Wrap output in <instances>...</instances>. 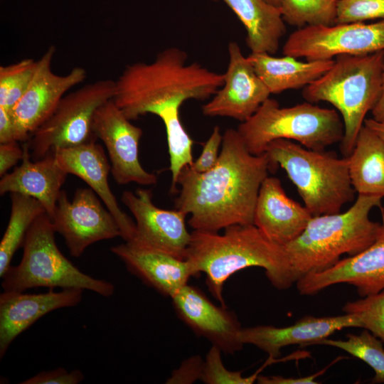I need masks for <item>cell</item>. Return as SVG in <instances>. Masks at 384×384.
I'll use <instances>...</instances> for the list:
<instances>
[{"mask_svg": "<svg viewBox=\"0 0 384 384\" xmlns=\"http://www.w3.org/2000/svg\"><path fill=\"white\" fill-rule=\"evenodd\" d=\"M55 230L46 212L33 221L25 237L21 262L4 272V291L24 292L34 287L80 289L110 297L114 285L94 278L75 267L58 249Z\"/></svg>", "mask_w": 384, "mask_h": 384, "instance_id": "obj_8", "label": "cell"}, {"mask_svg": "<svg viewBox=\"0 0 384 384\" xmlns=\"http://www.w3.org/2000/svg\"><path fill=\"white\" fill-rule=\"evenodd\" d=\"M115 80H98L80 87L59 102L53 113L26 142L33 160L57 149L78 146L96 140L92 122L97 109L113 99Z\"/></svg>", "mask_w": 384, "mask_h": 384, "instance_id": "obj_9", "label": "cell"}, {"mask_svg": "<svg viewBox=\"0 0 384 384\" xmlns=\"http://www.w3.org/2000/svg\"><path fill=\"white\" fill-rule=\"evenodd\" d=\"M91 188H79L70 201L61 190L49 216L55 233L60 234L71 256L80 257L87 247L104 240L121 237L114 217L104 207Z\"/></svg>", "mask_w": 384, "mask_h": 384, "instance_id": "obj_11", "label": "cell"}, {"mask_svg": "<svg viewBox=\"0 0 384 384\" xmlns=\"http://www.w3.org/2000/svg\"><path fill=\"white\" fill-rule=\"evenodd\" d=\"M121 200L135 220L136 233L132 239L186 260L191 237L186 226V213L176 208L156 207L150 189L125 191Z\"/></svg>", "mask_w": 384, "mask_h": 384, "instance_id": "obj_15", "label": "cell"}, {"mask_svg": "<svg viewBox=\"0 0 384 384\" xmlns=\"http://www.w3.org/2000/svg\"><path fill=\"white\" fill-rule=\"evenodd\" d=\"M110 250L127 270L164 296L171 298L195 277L190 263L132 239Z\"/></svg>", "mask_w": 384, "mask_h": 384, "instance_id": "obj_19", "label": "cell"}, {"mask_svg": "<svg viewBox=\"0 0 384 384\" xmlns=\"http://www.w3.org/2000/svg\"><path fill=\"white\" fill-rule=\"evenodd\" d=\"M384 50V19L299 28L282 49L284 55L306 60H329L339 55H360Z\"/></svg>", "mask_w": 384, "mask_h": 384, "instance_id": "obj_10", "label": "cell"}, {"mask_svg": "<svg viewBox=\"0 0 384 384\" xmlns=\"http://www.w3.org/2000/svg\"><path fill=\"white\" fill-rule=\"evenodd\" d=\"M380 234L360 253L340 260L331 267L306 274L296 282L302 295H314L334 284L346 283L362 297L384 290V211Z\"/></svg>", "mask_w": 384, "mask_h": 384, "instance_id": "obj_16", "label": "cell"}, {"mask_svg": "<svg viewBox=\"0 0 384 384\" xmlns=\"http://www.w3.org/2000/svg\"><path fill=\"white\" fill-rule=\"evenodd\" d=\"M348 327L362 328L356 315L344 313L336 316H305L285 327L259 325L242 328L239 339L243 345H253L267 353L272 363L280 356L283 347L294 344L302 347L315 345L334 332Z\"/></svg>", "mask_w": 384, "mask_h": 384, "instance_id": "obj_18", "label": "cell"}, {"mask_svg": "<svg viewBox=\"0 0 384 384\" xmlns=\"http://www.w3.org/2000/svg\"><path fill=\"white\" fill-rule=\"evenodd\" d=\"M237 131L247 151L260 155L277 139L296 141L309 149L325 150L341 143L344 126L334 109L309 102L281 107L277 100L269 97L252 117L239 124Z\"/></svg>", "mask_w": 384, "mask_h": 384, "instance_id": "obj_7", "label": "cell"}, {"mask_svg": "<svg viewBox=\"0 0 384 384\" xmlns=\"http://www.w3.org/2000/svg\"><path fill=\"white\" fill-rule=\"evenodd\" d=\"M216 1V0H215ZM243 24L251 53L274 54L285 34L281 9L265 0H221Z\"/></svg>", "mask_w": 384, "mask_h": 384, "instance_id": "obj_25", "label": "cell"}, {"mask_svg": "<svg viewBox=\"0 0 384 384\" xmlns=\"http://www.w3.org/2000/svg\"><path fill=\"white\" fill-rule=\"evenodd\" d=\"M340 348L363 361L374 371L373 383H384V348L382 341L368 330L360 334H348L346 340L324 338L316 343Z\"/></svg>", "mask_w": 384, "mask_h": 384, "instance_id": "obj_28", "label": "cell"}, {"mask_svg": "<svg viewBox=\"0 0 384 384\" xmlns=\"http://www.w3.org/2000/svg\"><path fill=\"white\" fill-rule=\"evenodd\" d=\"M382 199L358 195L345 212L312 216L302 234L284 247L295 283L334 265L342 255L353 256L370 246L380 234L381 223L370 220V213L382 208Z\"/></svg>", "mask_w": 384, "mask_h": 384, "instance_id": "obj_4", "label": "cell"}, {"mask_svg": "<svg viewBox=\"0 0 384 384\" xmlns=\"http://www.w3.org/2000/svg\"><path fill=\"white\" fill-rule=\"evenodd\" d=\"M204 360L199 356H193L183 361L180 366L174 370L167 379L168 384H191L201 380Z\"/></svg>", "mask_w": 384, "mask_h": 384, "instance_id": "obj_35", "label": "cell"}, {"mask_svg": "<svg viewBox=\"0 0 384 384\" xmlns=\"http://www.w3.org/2000/svg\"><path fill=\"white\" fill-rule=\"evenodd\" d=\"M270 169L267 153L252 154L237 129L229 128L211 169L198 173L186 166L181 171L175 208L191 215L188 224L196 230L218 232L233 225L253 224L258 193Z\"/></svg>", "mask_w": 384, "mask_h": 384, "instance_id": "obj_1", "label": "cell"}, {"mask_svg": "<svg viewBox=\"0 0 384 384\" xmlns=\"http://www.w3.org/2000/svg\"><path fill=\"white\" fill-rule=\"evenodd\" d=\"M37 66V60L25 58L0 66V107L12 110L27 90Z\"/></svg>", "mask_w": 384, "mask_h": 384, "instance_id": "obj_30", "label": "cell"}, {"mask_svg": "<svg viewBox=\"0 0 384 384\" xmlns=\"http://www.w3.org/2000/svg\"><path fill=\"white\" fill-rule=\"evenodd\" d=\"M171 299L178 318L197 336L227 354L242 348L244 345L239 339L240 323L227 307L215 305L199 288L188 284Z\"/></svg>", "mask_w": 384, "mask_h": 384, "instance_id": "obj_17", "label": "cell"}, {"mask_svg": "<svg viewBox=\"0 0 384 384\" xmlns=\"http://www.w3.org/2000/svg\"><path fill=\"white\" fill-rule=\"evenodd\" d=\"M265 1L274 6H277L279 8H280L281 6L282 0H265Z\"/></svg>", "mask_w": 384, "mask_h": 384, "instance_id": "obj_42", "label": "cell"}, {"mask_svg": "<svg viewBox=\"0 0 384 384\" xmlns=\"http://www.w3.org/2000/svg\"><path fill=\"white\" fill-rule=\"evenodd\" d=\"M23 147L21 164L2 176L0 193H18L33 197L51 216L68 174L59 165L53 151L42 159L32 161L26 142Z\"/></svg>", "mask_w": 384, "mask_h": 384, "instance_id": "obj_23", "label": "cell"}, {"mask_svg": "<svg viewBox=\"0 0 384 384\" xmlns=\"http://www.w3.org/2000/svg\"><path fill=\"white\" fill-rule=\"evenodd\" d=\"M11 208L9 223L0 242V277L11 266L13 256L23 245L33 221L46 212L36 198L18 193H11Z\"/></svg>", "mask_w": 384, "mask_h": 384, "instance_id": "obj_27", "label": "cell"}, {"mask_svg": "<svg viewBox=\"0 0 384 384\" xmlns=\"http://www.w3.org/2000/svg\"><path fill=\"white\" fill-rule=\"evenodd\" d=\"M373 119L378 121L384 122V68L382 75V82L380 93L378 100H377L375 106L371 110Z\"/></svg>", "mask_w": 384, "mask_h": 384, "instance_id": "obj_40", "label": "cell"}, {"mask_svg": "<svg viewBox=\"0 0 384 384\" xmlns=\"http://www.w3.org/2000/svg\"><path fill=\"white\" fill-rule=\"evenodd\" d=\"M321 370L316 374L307 375L302 378H285L281 375H258L257 381L260 384H316V378L319 374L323 373Z\"/></svg>", "mask_w": 384, "mask_h": 384, "instance_id": "obj_38", "label": "cell"}, {"mask_svg": "<svg viewBox=\"0 0 384 384\" xmlns=\"http://www.w3.org/2000/svg\"><path fill=\"white\" fill-rule=\"evenodd\" d=\"M186 260L195 277L206 274L208 291L225 307L224 284L241 270L263 268L271 284L279 290L295 283L284 247L270 240L254 224L233 225L223 234L193 230Z\"/></svg>", "mask_w": 384, "mask_h": 384, "instance_id": "obj_3", "label": "cell"}, {"mask_svg": "<svg viewBox=\"0 0 384 384\" xmlns=\"http://www.w3.org/2000/svg\"><path fill=\"white\" fill-rule=\"evenodd\" d=\"M55 50L53 45L50 46L37 60L36 69L27 90L11 110L17 142L28 141L53 113L66 92L87 77V71L80 66L73 68L66 75L53 73L51 64Z\"/></svg>", "mask_w": 384, "mask_h": 384, "instance_id": "obj_12", "label": "cell"}, {"mask_svg": "<svg viewBox=\"0 0 384 384\" xmlns=\"http://www.w3.org/2000/svg\"><path fill=\"white\" fill-rule=\"evenodd\" d=\"M17 141L0 144V175L3 176L23 157V147Z\"/></svg>", "mask_w": 384, "mask_h": 384, "instance_id": "obj_37", "label": "cell"}, {"mask_svg": "<svg viewBox=\"0 0 384 384\" xmlns=\"http://www.w3.org/2000/svg\"><path fill=\"white\" fill-rule=\"evenodd\" d=\"M82 289H53L45 293L4 291L0 294V358L14 340L37 320L52 311L73 307L82 299Z\"/></svg>", "mask_w": 384, "mask_h": 384, "instance_id": "obj_20", "label": "cell"}, {"mask_svg": "<svg viewBox=\"0 0 384 384\" xmlns=\"http://www.w3.org/2000/svg\"><path fill=\"white\" fill-rule=\"evenodd\" d=\"M332 67L306 86L304 98L309 102H326L341 114L344 134L341 153H351L364 125L366 116L379 98L384 68V50L360 55H339Z\"/></svg>", "mask_w": 384, "mask_h": 384, "instance_id": "obj_5", "label": "cell"}, {"mask_svg": "<svg viewBox=\"0 0 384 384\" xmlns=\"http://www.w3.org/2000/svg\"><path fill=\"white\" fill-rule=\"evenodd\" d=\"M337 1L282 0L280 9L284 21L292 26H329L335 23Z\"/></svg>", "mask_w": 384, "mask_h": 384, "instance_id": "obj_29", "label": "cell"}, {"mask_svg": "<svg viewBox=\"0 0 384 384\" xmlns=\"http://www.w3.org/2000/svg\"><path fill=\"white\" fill-rule=\"evenodd\" d=\"M345 314L356 315L362 328L384 341V290L360 299L348 302L342 307Z\"/></svg>", "mask_w": 384, "mask_h": 384, "instance_id": "obj_31", "label": "cell"}, {"mask_svg": "<svg viewBox=\"0 0 384 384\" xmlns=\"http://www.w3.org/2000/svg\"><path fill=\"white\" fill-rule=\"evenodd\" d=\"M247 58L271 94L305 87L334 63V59L301 61L292 56L274 57L267 53H251Z\"/></svg>", "mask_w": 384, "mask_h": 384, "instance_id": "obj_24", "label": "cell"}, {"mask_svg": "<svg viewBox=\"0 0 384 384\" xmlns=\"http://www.w3.org/2000/svg\"><path fill=\"white\" fill-rule=\"evenodd\" d=\"M312 216L304 206L287 195L279 178L267 176L263 181L253 224L270 240L284 247L302 234Z\"/></svg>", "mask_w": 384, "mask_h": 384, "instance_id": "obj_22", "label": "cell"}, {"mask_svg": "<svg viewBox=\"0 0 384 384\" xmlns=\"http://www.w3.org/2000/svg\"><path fill=\"white\" fill-rule=\"evenodd\" d=\"M270 169L279 166L296 186L304 206L313 215L341 212L355 193L347 156L326 150L309 149L295 142L277 139L266 149Z\"/></svg>", "mask_w": 384, "mask_h": 384, "instance_id": "obj_6", "label": "cell"}, {"mask_svg": "<svg viewBox=\"0 0 384 384\" xmlns=\"http://www.w3.org/2000/svg\"><path fill=\"white\" fill-rule=\"evenodd\" d=\"M224 84V74L196 62L187 63V54L172 47L159 53L151 63L127 65L117 80L113 100L129 119L146 114L159 115L180 109L188 100H205Z\"/></svg>", "mask_w": 384, "mask_h": 384, "instance_id": "obj_2", "label": "cell"}, {"mask_svg": "<svg viewBox=\"0 0 384 384\" xmlns=\"http://www.w3.org/2000/svg\"><path fill=\"white\" fill-rule=\"evenodd\" d=\"M16 141L14 122L11 110L0 107V143Z\"/></svg>", "mask_w": 384, "mask_h": 384, "instance_id": "obj_39", "label": "cell"}, {"mask_svg": "<svg viewBox=\"0 0 384 384\" xmlns=\"http://www.w3.org/2000/svg\"><path fill=\"white\" fill-rule=\"evenodd\" d=\"M347 157L351 182L358 195L384 198V142L363 125Z\"/></svg>", "mask_w": 384, "mask_h": 384, "instance_id": "obj_26", "label": "cell"}, {"mask_svg": "<svg viewBox=\"0 0 384 384\" xmlns=\"http://www.w3.org/2000/svg\"><path fill=\"white\" fill-rule=\"evenodd\" d=\"M384 19V0H338L334 24Z\"/></svg>", "mask_w": 384, "mask_h": 384, "instance_id": "obj_33", "label": "cell"}, {"mask_svg": "<svg viewBox=\"0 0 384 384\" xmlns=\"http://www.w3.org/2000/svg\"><path fill=\"white\" fill-rule=\"evenodd\" d=\"M84 375L79 370L68 372L63 368L48 371H41L21 384H78Z\"/></svg>", "mask_w": 384, "mask_h": 384, "instance_id": "obj_36", "label": "cell"}, {"mask_svg": "<svg viewBox=\"0 0 384 384\" xmlns=\"http://www.w3.org/2000/svg\"><path fill=\"white\" fill-rule=\"evenodd\" d=\"M223 135L218 126H215L203 145L198 158L189 166L193 171L203 173L211 169L218 162L220 154Z\"/></svg>", "mask_w": 384, "mask_h": 384, "instance_id": "obj_34", "label": "cell"}, {"mask_svg": "<svg viewBox=\"0 0 384 384\" xmlns=\"http://www.w3.org/2000/svg\"><path fill=\"white\" fill-rule=\"evenodd\" d=\"M228 54L224 84L203 105L202 112L208 117H226L242 122L255 113L271 93L236 42L229 43Z\"/></svg>", "mask_w": 384, "mask_h": 384, "instance_id": "obj_14", "label": "cell"}, {"mask_svg": "<svg viewBox=\"0 0 384 384\" xmlns=\"http://www.w3.org/2000/svg\"><path fill=\"white\" fill-rule=\"evenodd\" d=\"M221 353L212 345L204 360L201 381L206 384H252L257 380L260 370L248 377L243 376L242 370H230L223 363Z\"/></svg>", "mask_w": 384, "mask_h": 384, "instance_id": "obj_32", "label": "cell"}, {"mask_svg": "<svg viewBox=\"0 0 384 384\" xmlns=\"http://www.w3.org/2000/svg\"><path fill=\"white\" fill-rule=\"evenodd\" d=\"M130 121L112 99L96 111L92 132L106 147L111 163L110 171L117 183L154 185L157 182V176L146 171L139 159L142 130Z\"/></svg>", "mask_w": 384, "mask_h": 384, "instance_id": "obj_13", "label": "cell"}, {"mask_svg": "<svg viewBox=\"0 0 384 384\" xmlns=\"http://www.w3.org/2000/svg\"><path fill=\"white\" fill-rule=\"evenodd\" d=\"M364 125L373 131L384 142V122L368 118L365 119Z\"/></svg>", "mask_w": 384, "mask_h": 384, "instance_id": "obj_41", "label": "cell"}, {"mask_svg": "<svg viewBox=\"0 0 384 384\" xmlns=\"http://www.w3.org/2000/svg\"><path fill=\"white\" fill-rule=\"evenodd\" d=\"M59 165L69 174L84 181L114 217L124 241L135 236L134 221L119 207L108 183L110 164L103 147L95 140L78 146L53 151Z\"/></svg>", "mask_w": 384, "mask_h": 384, "instance_id": "obj_21", "label": "cell"}]
</instances>
